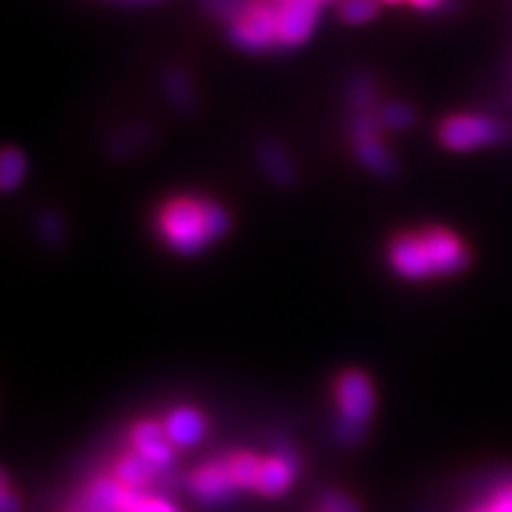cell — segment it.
<instances>
[{
    "label": "cell",
    "instance_id": "ba28073f",
    "mask_svg": "<svg viewBox=\"0 0 512 512\" xmlns=\"http://www.w3.org/2000/svg\"><path fill=\"white\" fill-rule=\"evenodd\" d=\"M131 442L135 451L146 457L150 463H154L156 468L167 466L173 457V448L167 431L154 421L137 423L131 431Z\"/></svg>",
    "mask_w": 512,
    "mask_h": 512
},
{
    "label": "cell",
    "instance_id": "3957f363",
    "mask_svg": "<svg viewBox=\"0 0 512 512\" xmlns=\"http://www.w3.org/2000/svg\"><path fill=\"white\" fill-rule=\"evenodd\" d=\"M338 404L342 412V438L352 442L361 436L365 421L374 412L372 384L361 372H346L338 380Z\"/></svg>",
    "mask_w": 512,
    "mask_h": 512
},
{
    "label": "cell",
    "instance_id": "484cf974",
    "mask_svg": "<svg viewBox=\"0 0 512 512\" xmlns=\"http://www.w3.org/2000/svg\"><path fill=\"white\" fill-rule=\"evenodd\" d=\"M387 3H402V0H387Z\"/></svg>",
    "mask_w": 512,
    "mask_h": 512
},
{
    "label": "cell",
    "instance_id": "7402d4cb",
    "mask_svg": "<svg viewBox=\"0 0 512 512\" xmlns=\"http://www.w3.org/2000/svg\"><path fill=\"white\" fill-rule=\"evenodd\" d=\"M384 122L393 128H402L412 122V111L406 105H393L389 109H384Z\"/></svg>",
    "mask_w": 512,
    "mask_h": 512
},
{
    "label": "cell",
    "instance_id": "30bf717a",
    "mask_svg": "<svg viewBox=\"0 0 512 512\" xmlns=\"http://www.w3.org/2000/svg\"><path fill=\"white\" fill-rule=\"evenodd\" d=\"M128 487L118 478H96L82 498L79 512H124Z\"/></svg>",
    "mask_w": 512,
    "mask_h": 512
},
{
    "label": "cell",
    "instance_id": "603a6c76",
    "mask_svg": "<svg viewBox=\"0 0 512 512\" xmlns=\"http://www.w3.org/2000/svg\"><path fill=\"white\" fill-rule=\"evenodd\" d=\"M491 512H512V485L500 489L489 504Z\"/></svg>",
    "mask_w": 512,
    "mask_h": 512
},
{
    "label": "cell",
    "instance_id": "ffe728a7",
    "mask_svg": "<svg viewBox=\"0 0 512 512\" xmlns=\"http://www.w3.org/2000/svg\"><path fill=\"white\" fill-rule=\"evenodd\" d=\"M167 88H169V94L171 99L182 105L184 109H188L190 105V88L186 86V77L180 75V73H171L169 79H167Z\"/></svg>",
    "mask_w": 512,
    "mask_h": 512
},
{
    "label": "cell",
    "instance_id": "9c48e42d",
    "mask_svg": "<svg viewBox=\"0 0 512 512\" xmlns=\"http://www.w3.org/2000/svg\"><path fill=\"white\" fill-rule=\"evenodd\" d=\"M190 487L205 502H218L237 489L229 474L227 461H212L207 466H201L192 474Z\"/></svg>",
    "mask_w": 512,
    "mask_h": 512
},
{
    "label": "cell",
    "instance_id": "277c9868",
    "mask_svg": "<svg viewBox=\"0 0 512 512\" xmlns=\"http://www.w3.org/2000/svg\"><path fill=\"white\" fill-rule=\"evenodd\" d=\"M504 126L483 116H455L440 126V139L446 148L466 152L504 139Z\"/></svg>",
    "mask_w": 512,
    "mask_h": 512
},
{
    "label": "cell",
    "instance_id": "2e32d148",
    "mask_svg": "<svg viewBox=\"0 0 512 512\" xmlns=\"http://www.w3.org/2000/svg\"><path fill=\"white\" fill-rule=\"evenodd\" d=\"M259 154H261V163L269 171L271 178H274L282 186L293 184L291 160L286 158V154L276 146V143H263Z\"/></svg>",
    "mask_w": 512,
    "mask_h": 512
},
{
    "label": "cell",
    "instance_id": "52a82bcc",
    "mask_svg": "<svg viewBox=\"0 0 512 512\" xmlns=\"http://www.w3.org/2000/svg\"><path fill=\"white\" fill-rule=\"evenodd\" d=\"M389 259L393 269L397 271L402 278L410 280H421L427 276H434V269H431L429 263V254L425 250L423 237L419 235H399L393 239L391 250H389Z\"/></svg>",
    "mask_w": 512,
    "mask_h": 512
},
{
    "label": "cell",
    "instance_id": "5bb4252c",
    "mask_svg": "<svg viewBox=\"0 0 512 512\" xmlns=\"http://www.w3.org/2000/svg\"><path fill=\"white\" fill-rule=\"evenodd\" d=\"M154 470H156L154 463H150L146 457L133 451V453H126L118 461L114 478H118L124 487L135 489V487L146 483V480L154 474Z\"/></svg>",
    "mask_w": 512,
    "mask_h": 512
},
{
    "label": "cell",
    "instance_id": "4fadbf2b",
    "mask_svg": "<svg viewBox=\"0 0 512 512\" xmlns=\"http://www.w3.org/2000/svg\"><path fill=\"white\" fill-rule=\"evenodd\" d=\"M376 126L370 118H361L359 122V154L365 160L367 165L376 171H387L391 167L389 156L384 154V150L380 148V143L376 139Z\"/></svg>",
    "mask_w": 512,
    "mask_h": 512
},
{
    "label": "cell",
    "instance_id": "9a60e30c",
    "mask_svg": "<svg viewBox=\"0 0 512 512\" xmlns=\"http://www.w3.org/2000/svg\"><path fill=\"white\" fill-rule=\"evenodd\" d=\"M224 461H227L229 474L237 489H256V483H259V474H261V463H263L259 457H254L250 453H235Z\"/></svg>",
    "mask_w": 512,
    "mask_h": 512
},
{
    "label": "cell",
    "instance_id": "ac0fdd59",
    "mask_svg": "<svg viewBox=\"0 0 512 512\" xmlns=\"http://www.w3.org/2000/svg\"><path fill=\"white\" fill-rule=\"evenodd\" d=\"M378 13V0H344L340 15L350 24L370 22Z\"/></svg>",
    "mask_w": 512,
    "mask_h": 512
},
{
    "label": "cell",
    "instance_id": "7a4b0ae2",
    "mask_svg": "<svg viewBox=\"0 0 512 512\" xmlns=\"http://www.w3.org/2000/svg\"><path fill=\"white\" fill-rule=\"evenodd\" d=\"M229 35L242 50H269L278 43V7L263 0H248L244 9L229 22Z\"/></svg>",
    "mask_w": 512,
    "mask_h": 512
},
{
    "label": "cell",
    "instance_id": "cb8c5ba5",
    "mask_svg": "<svg viewBox=\"0 0 512 512\" xmlns=\"http://www.w3.org/2000/svg\"><path fill=\"white\" fill-rule=\"evenodd\" d=\"M0 508H3V512H18V500L13 498L11 491L7 489V485L3 487V504H0Z\"/></svg>",
    "mask_w": 512,
    "mask_h": 512
},
{
    "label": "cell",
    "instance_id": "d4e9b609",
    "mask_svg": "<svg viewBox=\"0 0 512 512\" xmlns=\"http://www.w3.org/2000/svg\"><path fill=\"white\" fill-rule=\"evenodd\" d=\"M410 3L419 9H434L442 3V0H410Z\"/></svg>",
    "mask_w": 512,
    "mask_h": 512
},
{
    "label": "cell",
    "instance_id": "8fae6325",
    "mask_svg": "<svg viewBox=\"0 0 512 512\" xmlns=\"http://www.w3.org/2000/svg\"><path fill=\"white\" fill-rule=\"evenodd\" d=\"M295 459L291 453H278L269 459H263L261 474L256 489L265 495H280L293 483Z\"/></svg>",
    "mask_w": 512,
    "mask_h": 512
},
{
    "label": "cell",
    "instance_id": "7c38bea8",
    "mask_svg": "<svg viewBox=\"0 0 512 512\" xmlns=\"http://www.w3.org/2000/svg\"><path fill=\"white\" fill-rule=\"evenodd\" d=\"M165 431L173 444L192 446L205 436V419L195 408H178L169 414Z\"/></svg>",
    "mask_w": 512,
    "mask_h": 512
},
{
    "label": "cell",
    "instance_id": "6da1fadb",
    "mask_svg": "<svg viewBox=\"0 0 512 512\" xmlns=\"http://www.w3.org/2000/svg\"><path fill=\"white\" fill-rule=\"evenodd\" d=\"M229 229V216L220 205L195 197L169 201L158 214V233L180 254H197Z\"/></svg>",
    "mask_w": 512,
    "mask_h": 512
},
{
    "label": "cell",
    "instance_id": "d6986e66",
    "mask_svg": "<svg viewBox=\"0 0 512 512\" xmlns=\"http://www.w3.org/2000/svg\"><path fill=\"white\" fill-rule=\"evenodd\" d=\"M124 512H175V508L169 506L163 500L139 498V495L133 493V489H128L126 502H124Z\"/></svg>",
    "mask_w": 512,
    "mask_h": 512
},
{
    "label": "cell",
    "instance_id": "4316f807",
    "mask_svg": "<svg viewBox=\"0 0 512 512\" xmlns=\"http://www.w3.org/2000/svg\"><path fill=\"white\" fill-rule=\"evenodd\" d=\"M480 512H491V510H489V508H485V510H480Z\"/></svg>",
    "mask_w": 512,
    "mask_h": 512
},
{
    "label": "cell",
    "instance_id": "5b68a950",
    "mask_svg": "<svg viewBox=\"0 0 512 512\" xmlns=\"http://www.w3.org/2000/svg\"><path fill=\"white\" fill-rule=\"evenodd\" d=\"M421 237L429 254L434 276L457 274V271L468 265L470 254L453 233L444 229H427L421 233Z\"/></svg>",
    "mask_w": 512,
    "mask_h": 512
},
{
    "label": "cell",
    "instance_id": "83f0119b",
    "mask_svg": "<svg viewBox=\"0 0 512 512\" xmlns=\"http://www.w3.org/2000/svg\"><path fill=\"white\" fill-rule=\"evenodd\" d=\"M318 3H323V0H318Z\"/></svg>",
    "mask_w": 512,
    "mask_h": 512
},
{
    "label": "cell",
    "instance_id": "e0dca14e",
    "mask_svg": "<svg viewBox=\"0 0 512 512\" xmlns=\"http://www.w3.org/2000/svg\"><path fill=\"white\" fill-rule=\"evenodd\" d=\"M26 173V160L20 150L7 148L3 152V160H0V184L5 190H13L18 186Z\"/></svg>",
    "mask_w": 512,
    "mask_h": 512
},
{
    "label": "cell",
    "instance_id": "44dd1931",
    "mask_svg": "<svg viewBox=\"0 0 512 512\" xmlns=\"http://www.w3.org/2000/svg\"><path fill=\"white\" fill-rule=\"evenodd\" d=\"M323 512H359V506L344 493H327L323 498Z\"/></svg>",
    "mask_w": 512,
    "mask_h": 512
},
{
    "label": "cell",
    "instance_id": "8992f818",
    "mask_svg": "<svg viewBox=\"0 0 512 512\" xmlns=\"http://www.w3.org/2000/svg\"><path fill=\"white\" fill-rule=\"evenodd\" d=\"M316 20L318 0H282L278 5V43H303L312 35Z\"/></svg>",
    "mask_w": 512,
    "mask_h": 512
}]
</instances>
